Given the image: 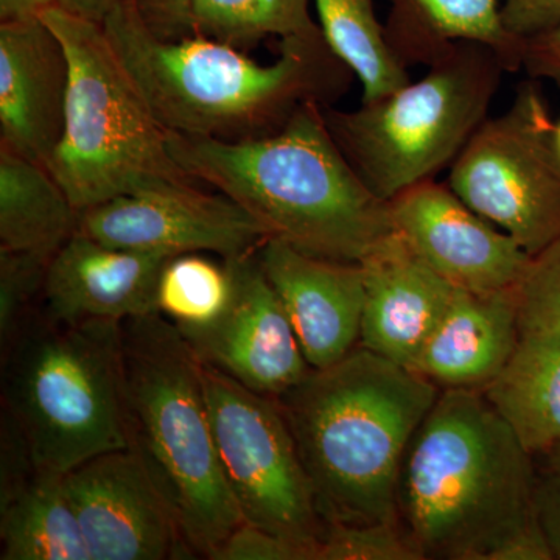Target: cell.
I'll return each mask as SVG.
<instances>
[{"mask_svg": "<svg viewBox=\"0 0 560 560\" xmlns=\"http://www.w3.org/2000/svg\"><path fill=\"white\" fill-rule=\"evenodd\" d=\"M399 523L422 560H500L540 536L536 469L481 390L442 389L405 455Z\"/></svg>", "mask_w": 560, "mask_h": 560, "instance_id": "6da1fadb", "label": "cell"}, {"mask_svg": "<svg viewBox=\"0 0 560 560\" xmlns=\"http://www.w3.org/2000/svg\"><path fill=\"white\" fill-rule=\"evenodd\" d=\"M103 28L151 113L167 132L237 142L285 127L302 106H329L353 72L326 38L279 40V57L260 65L245 50L205 38H158L128 0Z\"/></svg>", "mask_w": 560, "mask_h": 560, "instance_id": "7a4b0ae2", "label": "cell"}, {"mask_svg": "<svg viewBox=\"0 0 560 560\" xmlns=\"http://www.w3.org/2000/svg\"><path fill=\"white\" fill-rule=\"evenodd\" d=\"M441 390L359 346L278 397L324 525H400L405 455Z\"/></svg>", "mask_w": 560, "mask_h": 560, "instance_id": "3957f363", "label": "cell"}, {"mask_svg": "<svg viewBox=\"0 0 560 560\" xmlns=\"http://www.w3.org/2000/svg\"><path fill=\"white\" fill-rule=\"evenodd\" d=\"M168 149L197 183L241 205L268 237L324 259L360 264L396 231L335 142L318 103L264 138L228 140L168 132Z\"/></svg>", "mask_w": 560, "mask_h": 560, "instance_id": "277c9868", "label": "cell"}, {"mask_svg": "<svg viewBox=\"0 0 560 560\" xmlns=\"http://www.w3.org/2000/svg\"><path fill=\"white\" fill-rule=\"evenodd\" d=\"M128 448L160 490L195 558L210 559L243 518L217 453L205 364L153 313L121 323Z\"/></svg>", "mask_w": 560, "mask_h": 560, "instance_id": "5b68a950", "label": "cell"}, {"mask_svg": "<svg viewBox=\"0 0 560 560\" xmlns=\"http://www.w3.org/2000/svg\"><path fill=\"white\" fill-rule=\"evenodd\" d=\"M2 359L3 410L40 469L66 474L128 448L121 323H61L33 312Z\"/></svg>", "mask_w": 560, "mask_h": 560, "instance_id": "8992f818", "label": "cell"}, {"mask_svg": "<svg viewBox=\"0 0 560 560\" xmlns=\"http://www.w3.org/2000/svg\"><path fill=\"white\" fill-rule=\"evenodd\" d=\"M40 20L61 39L70 79L65 130L47 162L80 212L124 195L197 184L173 160L168 132L101 22L50 7Z\"/></svg>", "mask_w": 560, "mask_h": 560, "instance_id": "52a82bcc", "label": "cell"}, {"mask_svg": "<svg viewBox=\"0 0 560 560\" xmlns=\"http://www.w3.org/2000/svg\"><path fill=\"white\" fill-rule=\"evenodd\" d=\"M508 72L499 54L459 43L429 72L357 109L323 106L346 160L383 201L451 167L489 117Z\"/></svg>", "mask_w": 560, "mask_h": 560, "instance_id": "ba28073f", "label": "cell"}, {"mask_svg": "<svg viewBox=\"0 0 560 560\" xmlns=\"http://www.w3.org/2000/svg\"><path fill=\"white\" fill-rule=\"evenodd\" d=\"M536 80L488 117L453 161L447 184L530 257L560 238V151Z\"/></svg>", "mask_w": 560, "mask_h": 560, "instance_id": "9c48e42d", "label": "cell"}, {"mask_svg": "<svg viewBox=\"0 0 560 560\" xmlns=\"http://www.w3.org/2000/svg\"><path fill=\"white\" fill-rule=\"evenodd\" d=\"M202 378L221 469L243 518L315 560L326 525L278 399L206 364Z\"/></svg>", "mask_w": 560, "mask_h": 560, "instance_id": "30bf717a", "label": "cell"}, {"mask_svg": "<svg viewBox=\"0 0 560 560\" xmlns=\"http://www.w3.org/2000/svg\"><path fill=\"white\" fill-rule=\"evenodd\" d=\"M79 231L103 245L168 259L194 253L241 259L270 238L241 205L197 184L124 195L94 206L80 212Z\"/></svg>", "mask_w": 560, "mask_h": 560, "instance_id": "8fae6325", "label": "cell"}, {"mask_svg": "<svg viewBox=\"0 0 560 560\" xmlns=\"http://www.w3.org/2000/svg\"><path fill=\"white\" fill-rule=\"evenodd\" d=\"M65 488L91 560L195 558L130 448L103 453L66 471Z\"/></svg>", "mask_w": 560, "mask_h": 560, "instance_id": "7c38bea8", "label": "cell"}, {"mask_svg": "<svg viewBox=\"0 0 560 560\" xmlns=\"http://www.w3.org/2000/svg\"><path fill=\"white\" fill-rule=\"evenodd\" d=\"M226 261L234 275L226 311L205 329L179 331L206 366L278 399L312 368L257 250Z\"/></svg>", "mask_w": 560, "mask_h": 560, "instance_id": "4fadbf2b", "label": "cell"}, {"mask_svg": "<svg viewBox=\"0 0 560 560\" xmlns=\"http://www.w3.org/2000/svg\"><path fill=\"white\" fill-rule=\"evenodd\" d=\"M388 202L396 231L452 285L500 291L521 283L529 254L470 209L448 184L423 180Z\"/></svg>", "mask_w": 560, "mask_h": 560, "instance_id": "5bb4252c", "label": "cell"}, {"mask_svg": "<svg viewBox=\"0 0 560 560\" xmlns=\"http://www.w3.org/2000/svg\"><path fill=\"white\" fill-rule=\"evenodd\" d=\"M312 370L338 363L360 346L364 282L360 264L324 259L268 238L257 249Z\"/></svg>", "mask_w": 560, "mask_h": 560, "instance_id": "9a60e30c", "label": "cell"}, {"mask_svg": "<svg viewBox=\"0 0 560 560\" xmlns=\"http://www.w3.org/2000/svg\"><path fill=\"white\" fill-rule=\"evenodd\" d=\"M364 311L360 348L415 370L455 285L438 275L399 232H390L360 261Z\"/></svg>", "mask_w": 560, "mask_h": 560, "instance_id": "2e32d148", "label": "cell"}, {"mask_svg": "<svg viewBox=\"0 0 560 560\" xmlns=\"http://www.w3.org/2000/svg\"><path fill=\"white\" fill-rule=\"evenodd\" d=\"M70 68L43 20L0 24V145L47 165L65 130Z\"/></svg>", "mask_w": 560, "mask_h": 560, "instance_id": "e0dca14e", "label": "cell"}, {"mask_svg": "<svg viewBox=\"0 0 560 560\" xmlns=\"http://www.w3.org/2000/svg\"><path fill=\"white\" fill-rule=\"evenodd\" d=\"M167 260L160 254L103 245L77 231L49 261L40 311L61 323H124L153 315Z\"/></svg>", "mask_w": 560, "mask_h": 560, "instance_id": "ac0fdd59", "label": "cell"}, {"mask_svg": "<svg viewBox=\"0 0 560 560\" xmlns=\"http://www.w3.org/2000/svg\"><path fill=\"white\" fill-rule=\"evenodd\" d=\"M515 289L453 293L415 370L441 389L482 390L521 341Z\"/></svg>", "mask_w": 560, "mask_h": 560, "instance_id": "d6986e66", "label": "cell"}, {"mask_svg": "<svg viewBox=\"0 0 560 560\" xmlns=\"http://www.w3.org/2000/svg\"><path fill=\"white\" fill-rule=\"evenodd\" d=\"M385 38L405 69L430 68L459 43H480L500 55L508 72L522 70L523 40L501 16V0H389Z\"/></svg>", "mask_w": 560, "mask_h": 560, "instance_id": "ffe728a7", "label": "cell"}, {"mask_svg": "<svg viewBox=\"0 0 560 560\" xmlns=\"http://www.w3.org/2000/svg\"><path fill=\"white\" fill-rule=\"evenodd\" d=\"M79 224L80 210L49 168L0 145V248L51 260Z\"/></svg>", "mask_w": 560, "mask_h": 560, "instance_id": "44dd1931", "label": "cell"}, {"mask_svg": "<svg viewBox=\"0 0 560 560\" xmlns=\"http://www.w3.org/2000/svg\"><path fill=\"white\" fill-rule=\"evenodd\" d=\"M529 455L560 444V330L523 335L481 390Z\"/></svg>", "mask_w": 560, "mask_h": 560, "instance_id": "7402d4cb", "label": "cell"}, {"mask_svg": "<svg viewBox=\"0 0 560 560\" xmlns=\"http://www.w3.org/2000/svg\"><path fill=\"white\" fill-rule=\"evenodd\" d=\"M0 541L2 560H91L65 474L36 467L0 501Z\"/></svg>", "mask_w": 560, "mask_h": 560, "instance_id": "603a6c76", "label": "cell"}, {"mask_svg": "<svg viewBox=\"0 0 560 560\" xmlns=\"http://www.w3.org/2000/svg\"><path fill=\"white\" fill-rule=\"evenodd\" d=\"M334 54L360 80L361 102L388 95L410 83V73L390 54L374 0H312Z\"/></svg>", "mask_w": 560, "mask_h": 560, "instance_id": "cb8c5ba5", "label": "cell"}, {"mask_svg": "<svg viewBox=\"0 0 560 560\" xmlns=\"http://www.w3.org/2000/svg\"><path fill=\"white\" fill-rule=\"evenodd\" d=\"M312 0H195L191 9L194 36L220 40L248 50L271 38H324L313 20Z\"/></svg>", "mask_w": 560, "mask_h": 560, "instance_id": "d4e9b609", "label": "cell"}, {"mask_svg": "<svg viewBox=\"0 0 560 560\" xmlns=\"http://www.w3.org/2000/svg\"><path fill=\"white\" fill-rule=\"evenodd\" d=\"M234 293V275L226 260L201 253L171 257L158 282V313L180 331L205 329L226 311Z\"/></svg>", "mask_w": 560, "mask_h": 560, "instance_id": "484cf974", "label": "cell"}, {"mask_svg": "<svg viewBox=\"0 0 560 560\" xmlns=\"http://www.w3.org/2000/svg\"><path fill=\"white\" fill-rule=\"evenodd\" d=\"M515 294L522 337L560 330V238L530 257Z\"/></svg>", "mask_w": 560, "mask_h": 560, "instance_id": "4316f807", "label": "cell"}, {"mask_svg": "<svg viewBox=\"0 0 560 560\" xmlns=\"http://www.w3.org/2000/svg\"><path fill=\"white\" fill-rule=\"evenodd\" d=\"M49 261L28 253L0 248V346L10 348L33 301L43 296Z\"/></svg>", "mask_w": 560, "mask_h": 560, "instance_id": "83f0119b", "label": "cell"}, {"mask_svg": "<svg viewBox=\"0 0 560 560\" xmlns=\"http://www.w3.org/2000/svg\"><path fill=\"white\" fill-rule=\"evenodd\" d=\"M315 560H422L400 525H326Z\"/></svg>", "mask_w": 560, "mask_h": 560, "instance_id": "f1b7e54d", "label": "cell"}, {"mask_svg": "<svg viewBox=\"0 0 560 560\" xmlns=\"http://www.w3.org/2000/svg\"><path fill=\"white\" fill-rule=\"evenodd\" d=\"M530 456L536 469L537 522L552 560H560V444Z\"/></svg>", "mask_w": 560, "mask_h": 560, "instance_id": "f546056e", "label": "cell"}, {"mask_svg": "<svg viewBox=\"0 0 560 560\" xmlns=\"http://www.w3.org/2000/svg\"><path fill=\"white\" fill-rule=\"evenodd\" d=\"M209 560H308L307 552L291 541L243 522Z\"/></svg>", "mask_w": 560, "mask_h": 560, "instance_id": "4dcf8cb0", "label": "cell"}, {"mask_svg": "<svg viewBox=\"0 0 560 560\" xmlns=\"http://www.w3.org/2000/svg\"><path fill=\"white\" fill-rule=\"evenodd\" d=\"M143 24L161 39L194 36L191 9L195 0H128Z\"/></svg>", "mask_w": 560, "mask_h": 560, "instance_id": "1f68e13d", "label": "cell"}, {"mask_svg": "<svg viewBox=\"0 0 560 560\" xmlns=\"http://www.w3.org/2000/svg\"><path fill=\"white\" fill-rule=\"evenodd\" d=\"M501 16L511 35L525 40L560 24V0H501Z\"/></svg>", "mask_w": 560, "mask_h": 560, "instance_id": "d6a6232c", "label": "cell"}, {"mask_svg": "<svg viewBox=\"0 0 560 560\" xmlns=\"http://www.w3.org/2000/svg\"><path fill=\"white\" fill-rule=\"evenodd\" d=\"M522 70L530 80L550 81L560 90V24L523 40Z\"/></svg>", "mask_w": 560, "mask_h": 560, "instance_id": "836d02e7", "label": "cell"}, {"mask_svg": "<svg viewBox=\"0 0 560 560\" xmlns=\"http://www.w3.org/2000/svg\"><path fill=\"white\" fill-rule=\"evenodd\" d=\"M54 0H0V24L40 20Z\"/></svg>", "mask_w": 560, "mask_h": 560, "instance_id": "e575fe53", "label": "cell"}, {"mask_svg": "<svg viewBox=\"0 0 560 560\" xmlns=\"http://www.w3.org/2000/svg\"><path fill=\"white\" fill-rule=\"evenodd\" d=\"M120 0H54L55 7L94 22L106 20Z\"/></svg>", "mask_w": 560, "mask_h": 560, "instance_id": "d590c367", "label": "cell"}, {"mask_svg": "<svg viewBox=\"0 0 560 560\" xmlns=\"http://www.w3.org/2000/svg\"><path fill=\"white\" fill-rule=\"evenodd\" d=\"M555 136H556V143H558V149L560 151V120L558 121V124H556Z\"/></svg>", "mask_w": 560, "mask_h": 560, "instance_id": "8d00e7d4", "label": "cell"}]
</instances>
